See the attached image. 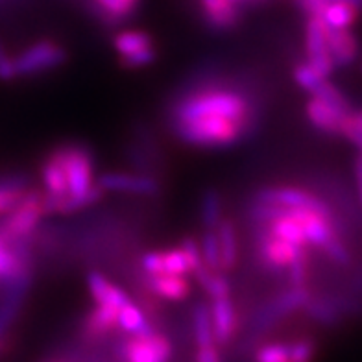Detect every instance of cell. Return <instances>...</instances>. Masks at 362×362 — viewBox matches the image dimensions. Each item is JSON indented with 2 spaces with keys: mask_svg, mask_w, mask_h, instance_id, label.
Returning a JSON list of instances; mask_svg holds the SVG:
<instances>
[{
  "mask_svg": "<svg viewBox=\"0 0 362 362\" xmlns=\"http://www.w3.org/2000/svg\"><path fill=\"white\" fill-rule=\"evenodd\" d=\"M139 286L153 294L158 300L181 301L191 294V285L183 276H170V274H158L150 276L141 270Z\"/></svg>",
  "mask_w": 362,
  "mask_h": 362,
  "instance_id": "14",
  "label": "cell"
},
{
  "mask_svg": "<svg viewBox=\"0 0 362 362\" xmlns=\"http://www.w3.org/2000/svg\"><path fill=\"white\" fill-rule=\"evenodd\" d=\"M294 80L296 83L301 87L303 90H307L309 95H313L316 89H318L320 86H322V81L327 80V78L324 76H320L318 72L315 71V69L310 67L309 63H298L294 67Z\"/></svg>",
  "mask_w": 362,
  "mask_h": 362,
  "instance_id": "34",
  "label": "cell"
},
{
  "mask_svg": "<svg viewBox=\"0 0 362 362\" xmlns=\"http://www.w3.org/2000/svg\"><path fill=\"white\" fill-rule=\"evenodd\" d=\"M204 23L215 32H229L237 28L243 19V10L231 0H198Z\"/></svg>",
  "mask_w": 362,
  "mask_h": 362,
  "instance_id": "15",
  "label": "cell"
},
{
  "mask_svg": "<svg viewBox=\"0 0 362 362\" xmlns=\"http://www.w3.org/2000/svg\"><path fill=\"white\" fill-rule=\"evenodd\" d=\"M17 78V71H15L13 57L10 56L6 45L0 41V81H13Z\"/></svg>",
  "mask_w": 362,
  "mask_h": 362,
  "instance_id": "39",
  "label": "cell"
},
{
  "mask_svg": "<svg viewBox=\"0 0 362 362\" xmlns=\"http://www.w3.org/2000/svg\"><path fill=\"white\" fill-rule=\"evenodd\" d=\"M32 279H34V268L30 267L2 283L4 294L0 298V339L8 337L10 329L19 318L24 300H26L30 286H32Z\"/></svg>",
  "mask_w": 362,
  "mask_h": 362,
  "instance_id": "8",
  "label": "cell"
},
{
  "mask_svg": "<svg viewBox=\"0 0 362 362\" xmlns=\"http://www.w3.org/2000/svg\"><path fill=\"white\" fill-rule=\"evenodd\" d=\"M69 59V52L65 47L52 39H41L24 48L17 57H13L17 76H37L43 72H50L54 69L65 65Z\"/></svg>",
  "mask_w": 362,
  "mask_h": 362,
  "instance_id": "5",
  "label": "cell"
},
{
  "mask_svg": "<svg viewBox=\"0 0 362 362\" xmlns=\"http://www.w3.org/2000/svg\"><path fill=\"white\" fill-rule=\"evenodd\" d=\"M200 117L238 120L253 132L259 122L255 104L244 93L228 87H200L177 96L170 105V122L200 119Z\"/></svg>",
  "mask_w": 362,
  "mask_h": 362,
  "instance_id": "1",
  "label": "cell"
},
{
  "mask_svg": "<svg viewBox=\"0 0 362 362\" xmlns=\"http://www.w3.org/2000/svg\"><path fill=\"white\" fill-rule=\"evenodd\" d=\"M222 196L216 189H207V191L202 194V224L205 229H216L218 224L222 222Z\"/></svg>",
  "mask_w": 362,
  "mask_h": 362,
  "instance_id": "27",
  "label": "cell"
},
{
  "mask_svg": "<svg viewBox=\"0 0 362 362\" xmlns=\"http://www.w3.org/2000/svg\"><path fill=\"white\" fill-rule=\"evenodd\" d=\"M117 325H119L122 331H124L128 337H137V334H150L156 331L152 320L148 318L143 313V309L129 301L124 307L119 309V320H117Z\"/></svg>",
  "mask_w": 362,
  "mask_h": 362,
  "instance_id": "21",
  "label": "cell"
},
{
  "mask_svg": "<svg viewBox=\"0 0 362 362\" xmlns=\"http://www.w3.org/2000/svg\"><path fill=\"white\" fill-rule=\"evenodd\" d=\"M180 248L183 252L187 259V264H189V272H194L196 268H200L202 264H205L204 259H202V252H200V244L196 240L194 237H183L180 243Z\"/></svg>",
  "mask_w": 362,
  "mask_h": 362,
  "instance_id": "38",
  "label": "cell"
},
{
  "mask_svg": "<svg viewBox=\"0 0 362 362\" xmlns=\"http://www.w3.org/2000/svg\"><path fill=\"white\" fill-rule=\"evenodd\" d=\"M172 134L181 143L198 148H229L253 134L243 122L222 117H200V119L170 122Z\"/></svg>",
  "mask_w": 362,
  "mask_h": 362,
  "instance_id": "2",
  "label": "cell"
},
{
  "mask_svg": "<svg viewBox=\"0 0 362 362\" xmlns=\"http://www.w3.org/2000/svg\"><path fill=\"white\" fill-rule=\"evenodd\" d=\"M305 52L307 63L320 76L329 78L337 69L331 59L325 39V23L320 17H307L305 23Z\"/></svg>",
  "mask_w": 362,
  "mask_h": 362,
  "instance_id": "10",
  "label": "cell"
},
{
  "mask_svg": "<svg viewBox=\"0 0 362 362\" xmlns=\"http://www.w3.org/2000/svg\"><path fill=\"white\" fill-rule=\"evenodd\" d=\"M141 270H143L144 274H150V276L163 274L161 250H153V252L143 253V257H141Z\"/></svg>",
  "mask_w": 362,
  "mask_h": 362,
  "instance_id": "40",
  "label": "cell"
},
{
  "mask_svg": "<svg viewBox=\"0 0 362 362\" xmlns=\"http://www.w3.org/2000/svg\"><path fill=\"white\" fill-rule=\"evenodd\" d=\"M253 200L267 202V204H277L283 207H291V209H310L316 211L320 215H325L329 218L337 220L333 207L325 200H322L320 196L313 194L310 191H305L301 187H261Z\"/></svg>",
  "mask_w": 362,
  "mask_h": 362,
  "instance_id": "7",
  "label": "cell"
},
{
  "mask_svg": "<svg viewBox=\"0 0 362 362\" xmlns=\"http://www.w3.org/2000/svg\"><path fill=\"white\" fill-rule=\"evenodd\" d=\"M192 337H194L196 346H209L215 344L213 339V327H211V315L209 305L205 303H196L192 307Z\"/></svg>",
  "mask_w": 362,
  "mask_h": 362,
  "instance_id": "26",
  "label": "cell"
},
{
  "mask_svg": "<svg viewBox=\"0 0 362 362\" xmlns=\"http://www.w3.org/2000/svg\"><path fill=\"white\" fill-rule=\"evenodd\" d=\"M54 152L62 161L63 172L67 177L69 194H80L93 185L95 156L93 150L81 143H67L54 148Z\"/></svg>",
  "mask_w": 362,
  "mask_h": 362,
  "instance_id": "4",
  "label": "cell"
},
{
  "mask_svg": "<svg viewBox=\"0 0 362 362\" xmlns=\"http://www.w3.org/2000/svg\"><path fill=\"white\" fill-rule=\"evenodd\" d=\"M11 351V344H10V339L8 337H2L0 339V358L2 357H8Z\"/></svg>",
  "mask_w": 362,
  "mask_h": 362,
  "instance_id": "43",
  "label": "cell"
},
{
  "mask_svg": "<svg viewBox=\"0 0 362 362\" xmlns=\"http://www.w3.org/2000/svg\"><path fill=\"white\" fill-rule=\"evenodd\" d=\"M30 267H32V262L23 261V259L17 257L8 246H2V244H0V281H8V279H11L13 276H17L21 270Z\"/></svg>",
  "mask_w": 362,
  "mask_h": 362,
  "instance_id": "32",
  "label": "cell"
},
{
  "mask_svg": "<svg viewBox=\"0 0 362 362\" xmlns=\"http://www.w3.org/2000/svg\"><path fill=\"white\" fill-rule=\"evenodd\" d=\"M113 47L120 57L129 56L139 50L153 47V37L148 32H141V30H124L115 35Z\"/></svg>",
  "mask_w": 362,
  "mask_h": 362,
  "instance_id": "25",
  "label": "cell"
},
{
  "mask_svg": "<svg viewBox=\"0 0 362 362\" xmlns=\"http://www.w3.org/2000/svg\"><path fill=\"white\" fill-rule=\"evenodd\" d=\"M325 39L334 69H348L357 62L361 45L358 39L351 34V30H333L325 24Z\"/></svg>",
  "mask_w": 362,
  "mask_h": 362,
  "instance_id": "16",
  "label": "cell"
},
{
  "mask_svg": "<svg viewBox=\"0 0 362 362\" xmlns=\"http://www.w3.org/2000/svg\"><path fill=\"white\" fill-rule=\"evenodd\" d=\"M253 362H291L288 342H267L255 346Z\"/></svg>",
  "mask_w": 362,
  "mask_h": 362,
  "instance_id": "31",
  "label": "cell"
},
{
  "mask_svg": "<svg viewBox=\"0 0 362 362\" xmlns=\"http://www.w3.org/2000/svg\"><path fill=\"white\" fill-rule=\"evenodd\" d=\"M310 96H316V98H320V100L325 102L327 105L334 107V110L340 111L342 115L351 113V102H349L348 96L344 95L342 90L334 86V83H331L329 80L322 81V86H320Z\"/></svg>",
  "mask_w": 362,
  "mask_h": 362,
  "instance_id": "28",
  "label": "cell"
},
{
  "mask_svg": "<svg viewBox=\"0 0 362 362\" xmlns=\"http://www.w3.org/2000/svg\"><path fill=\"white\" fill-rule=\"evenodd\" d=\"M172 355L174 346L170 339L158 331L128 337L117 346V357L122 362H170Z\"/></svg>",
  "mask_w": 362,
  "mask_h": 362,
  "instance_id": "6",
  "label": "cell"
},
{
  "mask_svg": "<svg viewBox=\"0 0 362 362\" xmlns=\"http://www.w3.org/2000/svg\"><path fill=\"white\" fill-rule=\"evenodd\" d=\"M41 180H43V185L48 194H69L67 177H65V172H63L62 161H59V158H57L54 150L43 159V165H41Z\"/></svg>",
  "mask_w": 362,
  "mask_h": 362,
  "instance_id": "22",
  "label": "cell"
},
{
  "mask_svg": "<svg viewBox=\"0 0 362 362\" xmlns=\"http://www.w3.org/2000/svg\"><path fill=\"white\" fill-rule=\"evenodd\" d=\"M194 362H222L218 346H216V344H209V346H198Z\"/></svg>",
  "mask_w": 362,
  "mask_h": 362,
  "instance_id": "41",
  "label": "cell"
},
{
  "mask_svg": "<svg viewBox=\"0 0 362 362\" xmlns=\"http://www.w3.org/2000/svg\"><path fill=\"white\" fill-rule=\"evenodd\" d=\"M361 71H362V69H361Z\"/></svg>",
  "mask_w": 362,
  "mask_h": 362,
  "instance_id": "46",
  "label": "cell"
},
{
  "mask_svg": "<svg viewBox=\"0 0 362 362\" xmlns=\"http://www.w3.org/2000/svg\"><path fill=\"white\" fill-rule=\"evenodd\" d=\"M218 235V246H220V262H222V270H233L237 264V231L231 220H224L216 228Z\"/></svg>",
  "mask_w": 362,
  "mask_h": 362,
  "instance_id": "23",
  "label": "cell"
},
{
  "mask_svg": "<svg viewBox=\"0 0 362 362\" xmlns=\"http://www.w3.org/2000/svg\"><path fill=\"white\" fill-rule=\"evenodd\" d=\"M211 327H213V339L216 346H229L233 342L235 334L238 331V315L233 301L229 296L211 300L209 305Z\"/></svg>",
  "mask_w": 362,
  "mask_h": 362,
  "instance_id": "13",
  "label": "cell"
},
{
  "mask_svg": "<svg viewBox=\"0 0 362 362\" xmlns=\"http://www.w3.org/2000/svg\"><path fill=\"white\" fill-rule=\"evenodd\" d=\"M0 2H2V0H0Z\"/></svg>",
  "mask_w": 362,
  "mask_h": 362,
  "instance_id": "45",
  "label": "cell"
},
{
  "mask_svg": "<svg viewBox=\"0 0 362 362\" xmlns=\"http://www.w3.org/2000/svg\"><path fill=\"white\" fill-rule=\"evenodd\" d=\"M286 270H288V281H291V286H307V276H309V252L305 250L303 253H300Z\"/></svg>",
  "mask_w": 362,
  "mask_h": 362,
  "instance_id": "36",
  "label": "cell"
},
{
  "mask_svg": "<svg viewBox=\"0 0 362 362\" xmlns=\"http://www.w3.org/2000/svg\"><path fill=\"white\" fill-rule=\"evenodd\" d=\"M318 355V342L315 337H300L288 342L291 362H315Z\"/></svg>",
  "mask_w": 362,
  "mask_h": 362,
  "instance_id": "30",
  "label": "cell"
},
{
  "mask_svg": "<svg viewBox=\"0 0 362 362\" xmlns=\"http://www.w3.org/2000/svg\"><path fill=\"white\" fill-rule=\"evenodd\" d=\"M117 320H119L117 307L96 303L81 320L80 339L87 344H98L113 333V329L117 327Z\"/></svg>",
  "mask_w": 362,
  "mask_h": 362,
  "instance_id": "12",
  "label": "cell"
},
{
  "mask_svg": "<svg viewBox=\"0 0 362 362\" xmlns=\"http://www.w3.org/2000/svg\"><path fill=\"white\" fill-rule=\"evenodd\" d=\"M192 276L196 277L198 285L205 291V294L209 296L211 300H216V298H226L231 292V286L229 281L226 279V276H222L220 272L211 270L209 267L202 264L200 268H196L192 272Z\"/></svg>",
  "mask_w": 362,
  "mask_h": 362,
  "instance_id": "24",
  "label": "cell"
},
{
  "mask_svg": "<svg viewBox=\"0 0 362 362\" xmlns=\"http://www.w3.org/2000/svg\"><path fill=\"white\" fill-rule=\"evenodd\" d=\"M156 59H158V50H156V47H150L144 48V50H139L135 54H129V56H122L120 57V65L124 69H129V71H135V69L152 65Z\"/></svg>",
  "mask_w": 362,
  "mask_h": 362,
  "instance_id": "37",
  "label": "cell"
},
{
  "mask_svg": "<svg viewBox=\"0 0 362 362\" xmlns=\"http://www.w3.org/2000/svg\"><path fill=\"white\" fill-rule=\"evenodd\" d=\"M324 2H346V4L357 6L358 10H362V0H324Z\"/></svg>",
  "mask_w": 362,
  "mask_h": 362,
  "instance_id": "44",
  "label": "cell"
},
{
  "mask_svg": "<svg viewBox=\"0 0 362 362\" xmlns=\"http://www.w3.org/2000/svg\"><path fill=\"white\" fill-rule=\"evenodd\" d=\"M305 250L307 246H296V244L286 243V240H281V238L268 233L267 228L257 226V231H255V253H257L262 268L272 272L286 270L292 264V261Z\"/></svg>",
  "mask_w": 362,
  "mask_h": 362,
  "instance_id": "9",
  "label": "cell"
},
{
  "mask_svg": "<svg viewBox=\"0 0 362 362\" xmlns=\"http://www.w3.org/2000/svg\"><path fill=\"white\" fill-rule=\"evenodd\" d=\"M30 177L23 172L0 174V216L8 215L30 189Z\"/></svg>",
  "mask_w": 362,
  "mask_h": 362,
  "instance_id": "18",
  "label": "cell"
},
{
  "mask_svg": "<svg viewBox=\"0 0 362 362\" xmlns=\"http://www.w3.org/2000/svg\"><path fill=\"white\" fill-rule=\"evenodd\" d=\"M322 250H324L325 255L334 264H339V267H349L351 264V253H349L348 246H346V243H344L340 235H334Z\"/></svg>",
  "mask_w": 362,
  "mask_h": 362,
  "instance_id": "35",
  "label": "cell"
},
{
  "mask_svg": "<svg viewBox=\"0 0 362 362\" xmlns=\"http://www.w3.org/2000/svg\"><path fill=\"white\" fill-rule=\"evenodd\" d=\"M161 257L163 274H170V276H185V274H191L185 255H183L180 246L177 248L161 250Z\"/></svg>",
  "mask_w": 362,
  "mask_h": 362,
  "instance_id": "33",
  "label": "cell"
},
{
  "mask_svg": "<svg viewBox=\"0 0 362 362\" xmlns=\"http://www.w3.org/2000/svg\"><path fill=\"white\" fill-rule=\"evenodd\" d=\"M200 252H202V259H204L205 267H209L211 270H215V272L222 270V262H220L218 235H216V229H205V233L202 235Z\"/></svg>",
  "mask_w": 362,
  "mask_h": 362,
  "instance_id": "29",
  "label": "cell"
},
{
  "mask_svg": "<svg viewBox=\"0 0 362 362\" xmlns=\"http://www.w3.org/2000/svg\"><path fill=\"white\" fill-rule=\"evenodd\" d=\"M310 294L313 292L307 286H288L285 292L276 296L274 300L267 301L252 318V324H250L252 340H259L277 322H281L283 318H286L294 310L301 309L305 305V301L309 300Z\"/></svg>",
  "mask_w": 362,
  "mask_h": 362,
  "instance_id": "3",
  "label": "cell"
},
{
  "mask_svg": "<svg viewBox=\"0 0 362 362\" xmlns=\"http://www.w3.org/2000/svg\"><path fill=\"white\" fill-rule=\"evenodd\" d=\"M87 285H89L90 296L95 298L96 303H105V305H113L120 309V307H124L126 303L132 301V298L122 288L107 281L100 272H89L87 274Z\"/></svg>",
  "mask_w": 362,
  "mask_h": 362,
  "instance_id": "19",
  "label": "cell"
},
{
  "mask_svg": "<svg viewBox=\"0 0 362 362\" xmlns=\"http://www.w3.org/2000/svg\"><path fill=\"white\" fill-rule=\"evenodd\" d=\"M361 11L357 6L346 2H327L320 11V19L333 30H351V26L358 21Z\"/></svg>",
  "mask_w": 362,
  "mask_h": 362,
  "instance_id": "20",
  "label": "cell"
},
{
  "mask_svg": "<svg viewBox=\"0 0 362 362\" xmlns=\"http://www.w3.org/2000/svg\"><path fill=\"white\" fill-rule=\"evenodd\" d=\"M305 115L310 124L315 126L318 132L327 135H340L344 119L348 117V115H342L334 107L316 98V96H310L309 100H307Z\"/></svg>",
  "mask_w": 362,
  "mask_h": 362,
  "instance_id": "17",
  "label": "cell"
},
{
  "mask_svg": "<svg viewBox=\"0 0 362 362\" xmlns=\"http://www.w3.org/2000/svg\"><path fill=\"white\" fill-rule=\"evenodd\" d=\"M355 183H357L358 202H361V207H362V153L355 159Z\"/></svg>",
  "mask_w": 362,
  "mask_h": 362,
  "instance_id": "42",
  "label": "cell"
},
{
  "mask_svg": "<svg viewBox=\"0 0 362 362\" xmlns=\"http://www.w3.org/2000/svg\"><path fill=\"white\" fill-rule=\"evenodd\" d=\"M105 192H128V194L152 196L161 191V183L148 174L132 172H105L96 181Z\"/></svg>",
  "mask_w": 362,
  "mask_h": 362,
  "instance_id": "11",
  "label": "cell"
}]
</instances>
